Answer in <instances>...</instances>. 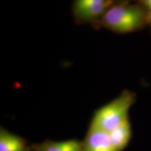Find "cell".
Masks as SVG:
<instances>
[{
    "instance_id": "5b68a950",
    "label": "cell",
    "mask_w": 151,
    "mask_h": 151,
    "mask_svg": "<svg viewBox=\"0 0 151 151\" xmlns=\"http://www.w3.org/2000/svg\"><path fill=\"white\" fill-rule=\"evenodd\" d=\"M109 133L115 151L123 150L132 138V126L129 120L128 119Z\"/></svg>"
},
{
    "instance_id": "9c48e42d",
    "label": "cell",
    "mask_w": 151,
    "mask_h": 151,
    "mask_svg": "<svg viewBox=\"0 0 151 151\" xmlns=\"http://www.w3.org/2000/svg\"><path fill=\"white\" fill-rule=\"evenodd\" d=\"M148 26H150V31H151V15H150V18H149V24Z\"/></svg>"
},
{
    "instance_id": "30bf717a",
    "label": "cell",
    "mask_w": 151,
    "mask_h": 151,
    "mask_svg": "<svg viewBox=\"0 0 151 151\" xmlns=\"http://www.w3.org/2000/svg\"><path fill=\"white\" fill-rule=\"evenodd\" d=\"M121 1H129V0H120V2Z\"/></svg>"
},
{
    "instance_id": "8992f818",
    "label": "cell",
    "mask_w": 151,
    "mask_h": 151,
    "mask_svg": "<svg viewBox=\"0 0 151 151\" xmlns=\"http://www.w3.org/2000/svg\"><path fill=\"white\" fill-rule=\"evenodd\" d=\"M37 151H82V143L76 140L46 141L35 146Z\"/></svg>"
},
{
    "instance_id": "7a4b0ae2",
    "label": "cell",
    "mask_w": 151,
    "mask_h": 151,
    "mask_svg": "<svg viewBox=\"0 0 151 151\" xmlns=\"http://www.w3.org/2000/svg\"><path fill=\"white\" fill-rule=\"evenodd\" d=\"M137 99V94L129 90L110 102L103 106L94 113L90 127L110 132L129 119L130 108Z\"/></svg>"
},
{
    "instance_id": "52a82bcc",
    "label": "cell",
    "mask_w": 151,
    "mask_h": 151,
    "mask_svg": "<svg viewBox=\"0 0 151 151\" xmlns=\"http://www.w3.org/2000/svg\"><path fill=\"white\" fill-rule=\"evenodd\" d=\"M0 151H27L23 139L1 128Z\"/></svg>"
},
{
    "instance_id": "277c9868",
    "label": "cell",
    "mask_w": 151,
    "mask_h": 151,
    "mask_svg": "<svg viewBox=\"0 0 151 151\" xmlns=\"http://www.w3.org/2000/svg\"><path fill=\"white\" fill-rule=\"evenodd\" d=\"M82 151H115V150L109 132L89 127L85 141L82 143Z\"/></svg>"
},
{
    "instance_id": "3957f363",
    "label": "cell",
    "mask_w": 151,
    "mask_h": 151,
    "mask_svg": "<svg viewBox=\"0 0 151 151\" xmlns=\"http://www.w3.org/2000/svg\"><path fill=\"white\" fill-rule=\"evenodd\" d=\"M115 0H74L73 16L78 24H97Z\"/></svg>"
},
{
    "instance_id": "6da1fadb",
    "label": "cell",
    "mask_w": 151,
    "mask_h": 151,
    "mask_svg": "<svg viewBox=\"0 0 151 151\" xmlns=\"http://www.w3.org/2000/svg\"><path fill=\"white\" fill-rule=\"evenodd\" d=\"M149 18L150 14L140 4L119 1L111 5L96 24L115 33L128 34L148 26Z\"/></svg>"
},
{
    "instance_id": "ba28073f",
    "label": "cell",
    "mask_w": 151,
    "mask_h": 151,
    "mask_svg": "<svg viewBox=\"0 0 151 151\" xmlns=\"http://www.w3.org/2000/svg\"><path fill=\"white\" fill-rule=\"evenodd\" d=\"M138 3L140 4L148 14L151 15V0H137Z\"/></svg>"
}]
</instances>
